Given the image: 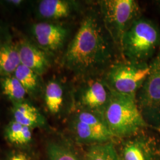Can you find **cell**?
Wrapping results in <instances>:
<instances>
[{"label":"cell","mask_w":160,"mask_h":160,"mask_svg":"<svg viewBox=\"0 0 160 160\" xmlns=\"http://www.w3.org/2000/svg\"><path fill=\"white\" fill-rule=\"evenodd\" d=\"M69 129L80 143L92 145L116 141L101 116L84 110L71 111Z\"/></svg>","instance_id":"obj_7"},{"label":"cell","mask_w":160,"mask_h":160,"mask_svg":"<svg viewBox=\"0 0 160 160\" xmlns=\"http://www.w3.org/2000/svg\"><path fill=\"white\" fill-rule=\"evenodd\" d=\"M32 129L12 120L7 126L5 135L10 143L16 145H27L32 141Z\"/></svg>","instance_id":"obj_19"},{"label":"cell","mask_w":160,"mask_h":160,"mask_svg":"<svg viewBox=\"0 0 160 160\" xmlns=\"http://www.w3.org/2000/svg\"><path fill=\"white\" fill-rule=\"evenodd\" d=\"M0 82L3 94L13 103H18L24 100L28 93L14 74L0 78Z\"/></svg>","instance_id":"obj_18"},{"label":"cell","mask_w":160,"mask_h":160,"mask_svg":"<svg viewBox=\"0 0 160 160\" xmlns=\"http://www.w3.org/2000/svg\"><path fill=\"white\" fill-rule=\"evenodd\" d=\"M149 62L120 58L112 63L102 76L111 91L135 96L148 74Z\"/></svg>","instance_id":"obj_5"},{"label":"cell","mask_w":160,"mask_h":160,"mask_svg":"<svg viewBox=\"0 0 160 160\" xmlns=\"http://www.w3.org/2000/svg\"><path fill=\"white\" fill-rule=\"evenodd\" d=\"M8 160H31L28 155L22 151H15L10 155Z\"/></svg>","instance_id":"obj_21"},{"label":"cell","mask_w":160,"mask_h":160,"mask_svg":"<svg viewBox=\"0 0 160 160\" xmlns=\"http://www.w3.org/2000/svg\"><path fill=\"white\" fill-rule=\"evenodd\" d=\"M96 2L104 26L120 52L123 36L142 16L141 7L135 0H100Z\"/></svg>","instance_id":"obj_4"},{"label":"cell","mask_w":160,"mask_h":160,"mask_svg":"<svg viewBox=\"0 0 160 160\" xmlns=\"http://www.w3.org/2000/svg\"><path fill=\"white\" fill-rule=\"evenodd\" d=\"M112 94L102 75L77 79L73 86V109L88 111L102 117Z\"/></svg>","instance_id":"obj_8"},{"label":"cell","mask_w":160,"mask_h":160,"mask_svg":"<svg viewBox=\"0 0 160 160\" xmlns=\"http://www.w3.org/2000/svg\"><path fill=\"white\" fill-rule=\"evenodd\" d=\"M84 160H122L114 141L91 145L86 152Z\"/></svg>","instance_id":"obj_17"},{"label":"cell","mask_w":160,"mask_h":160,"mask_svg":"<svg viewBox=\"0 0 160 160\" xmlns=\"http://www.w3.org/2000/svg\"><path fill=\"white\" fill-rule=\"evenodd\" d=\"M87 6L78 1L42 0L38 4V11L39 16L46 21L59 22L82 14Z\"/></svg>","instance_id":"obj_11"},{"label":"cell","mask_w":160,"mask_h":160,"mask_svg":"<svg viewBox=\"0 0 160 160\" xmlns=\"http://www.w3.org/2000/svg\"><path fill=\"white\" fill-rule=\"evenodd\" d=\"M160 49V28L148 18L137 19L123 36L121 57L127 60L149 62Z\"/></svg>","instance_id":"obj_3"},{"label":"cell","mask_w":160,"mask_h":160,"mask_svg":"<svg viewBox=\"0 0 160 160\" xmlns=\"http://www.w3.org/2000/svg\"><path fill=\"white\" fill-rule=\"evenodd\" d=\"M43 97L48 112L53 116H58L62 113L69 100L73 101V87L68 88L62 80L53 78L45 87Z\"/></svg>","instance_id":"obj_12"},{"label":"cell","mask_w":160,"mask_h":160,"mask_svg":"<svg viewBox=\"0 0 160 160\" xmlns=\"http://www.w3.org/2000/svg\"><path fill=\"white\" fill-rule=\"evenodd\" d=\"M157 4L158 7V8H159V9H160V1H157Z\"/></svg>","instance_id":"obj_22"},{"label":"cell","mask_w":160,"mask_h":160,"mask_svg":"<svg viewBox=\"0 0 160 160\" xmlns=\"http://www.w3.org/2000/svg\"><path fill=\"white\" fill-rule=\"evenodd\" d=\"M150 129L118 139L116 147L121 160H160V138Z\"/></svg>","instance_id":"obj_9"},{"label":"cell","mask_w":160,"mask_h":160,"mask_svg":"<svg viewBox=\"0 0 160 160\" xmlns=\"http://www.w3.org/2000/svg\"><path fill=\"white\" fill-rule=\"evenodd\" d=\"M20 64L17 45L10 40L0 43V78L14 74Z\"/></svg>","instance_id":"obj_15"},{"label":"cell","mask_w":160,"mask_h":160,"mask_svg":"<svg viewBox=\"0 0 160 160\" xmlns=\"http://www.w3.org/2000/svg\"><path fill=\"white\" fill-rule=\"evenodd\" d=\"M70 30L63 23L42 22L33 27V34L38 46L51 55L61 51L68 39Z\"/></svg>","instance_id":"obj_10"},{"label":"cell","mask_w":160,"mask_h":160,"mask_svg":"<svg viewBox=\"0 0 160 160\" xmlns=\"http://www.w3.org/2000/svg\"><path fill=\"white\" fill-rule=\"evenodd\" d=\"M14 75L20 81L28 94L37 95L41 90L40 75L32 69L20 64L15 71Z\"/></svg>","instance_id":"obj_16"},{"label":"cell","mask_w":160,"mask_h":160,"mask_svg":"<svg viewBox=\"0 0 160 160\" xmlns=\"http://www.w3.org/2000/svg\"><path fill=\"white\" fill-rule=\"evenodd\" d=\"M12 114L14 121L32 129L43 127L46 125L45 118L39 110L24 100L14 103Z\"/></svg>","instance_id":"obj_14"},{"label":"cell","mask_w":160,"mask_h":160,"mask_svg":"<svg viewBox=\"0 0 160 160\" xmlns=\"http://www.w3.org/2000/svg\"><path fill=\"white\" fill-rule=\"evenodd\" d=\"M47 152L50 160H79L66 146L55 142L49 143Z\"/></svg>","instance_id":"obj_20"},{"label":"cell","mask_w":160,"mask_h":160,"mask_svg":"<svg viewBox=\"0 0 160 160\" xmlns=\"http://www.w3.org/2000/svg\"><path fill=\"white\" fill-rule=\"evenodd\" d=\"M149 73L135 96L138 107L149 128L160 132V49L149 62Z\"/></svg>","instance_id":"obj_6"},{"label":"cell","mask_w":160,"mask_h":160,"mask_svg":"<svg viewBox=\"0 0 160 160\" xmlns=\"http://www.w3.org/2000/svg\"><path fill=\"white\" fill-rule=\"evenodd\" d=\"M102 117L116 140L151 129L139 110L135 96H133L112 92Z\"/></svg>","instance_id":"obj_2"},{"label":"cell","mask_w":160,"mask_h":160,"mask_svg":"<svg viewBox=\"0 0 160 160\" xmlns=\"http://www.w3.org/2000/svg\"><path fill=\"white\" fill-rule=\"evenodd\" d=\"M20 63L42 75L51 67V55L28 41L23 40L17 44Z\"/></svg>","instance_id":"obj_13"},{"label":"cell","mask_w":160,"mask_h":160,"mask_svg":"<svg viewBox=\"0 0 160 160\" xmlns=\"http://www.w3.org/2000/svg\"><path fill=\"white\" fill-rule=\"evenodd\" d=\"M120 52L104 26L97 2H90L64 52L61 65L77 79L102 75Z\"/></svg>","instance_id":"obj_1"}]
</instances>
